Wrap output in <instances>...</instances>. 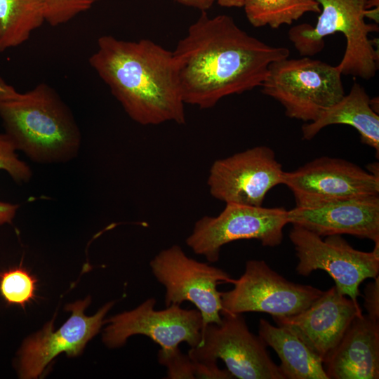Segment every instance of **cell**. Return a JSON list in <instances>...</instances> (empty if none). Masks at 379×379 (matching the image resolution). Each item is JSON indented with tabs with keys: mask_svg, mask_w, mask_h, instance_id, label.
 <instances>
[{
	"mask_svg": "<svg viewBox=\"0 0 379 379\" xmlns=\"http://www.w3.org/2000/svg\"><path fill=\"white\" fill-rule=\"evenodd\" d=\"M173 55L184 103L208 109L225 96L261 86L270 65L290 51L248 34L230 16L210 18L202 11Z\"/></svg>",
	"mask_w": 379,
	"mask_h": 379,
	"instance_id": "obj_1",
	"label": "cell"
},
{
	"mask_svg": "<svg viewBox=\"0 0 379 379\" xmlns=\"http://www.w3.org/2000/svg\"><path fill=\"white\" fill-rule=\"evenodd\" d=\"M89 64L128 117L141 125L186 121L173 52L149 39L98 38Z\"/></svg>",
	"mask_w": 379,
	"mask_h": 379,
	"instance_id": "obj_2",
	"label": "cell"
},
{
	"mask_svg": "<svg viewBox=\"0 0 379 379\" xmlns=\"http://www.w3.org/2000/svg\"><path fill=\"white\" fill-rule=\"evenodd\" d=\"M0 118L16 149L35 163H65L79 151L81 135L74 116L46 84L0 102Z\"/></svg>",
	"mask_w": 379,
	"mask_h": 379,
	"instance_id": "obj_3",
	"label": "cell"
},
{
	"mask_svg": "<svg viewBox=\"0 0 379 379\" xmlns=\"http://www.w3.org/2000/svg\"><path fill=\"white\" fill-rule=\"evenodd\" d=\"M321 6L315 27L307 23L291 27L288 37L300 55L313 56L324 47V38L341 32L346 48L337 65L341 74L364 79L373 77L378 68V51L368 34L377 32L376 24L365 22L366 0H317Z\"/></svg>",
	"mask_w": 379,
	"mask_h": 379,
	"instance_id": "obj_4",
	"label": "cell"
},
{
	"mask_svg": "<svg viewBox=\"0 0 379 379\" xmlns=\"http://www.w3.org/2000/svg\"><path fill=\"white\" fill-rule=\"evenodd\" d=\"M337 66L309 57L272 62L262 92L280 102L287 117L316 121L345 95Z\"/></svg>",
	"mask_w": 379,
	"mask_h": 379,
	"instance_id": "obj_5",
	"label": "cell"
},
{
	"mask_svg": "<svg viewBox=\"0 0 379 379\" xmlns=\"http://www.w3.org/2000/svg\"><path fill=\"white\" fill-rule=\"evenodd\" d=\"M287 215L282 207L228 203L218 215L199 219L185 242L195 254L212 263L219 260L221 248L234 241L256 239L263 246L275 247L282 242Z\"/></svg>",
	"mask_w": 379,
	"mask_h": 379,
	"instance_id": "obj_6",
	"label": "cell"
},
{
	"mask_svg": "<svg viewBox=\"0 0 379 379\" xmlns=\"http://www.w3.org/2000/svg\"><path fill=\"white\" fill-rule=\"evenodd\" d=\"M266 347L259 335L249 331L242 314L222 312L220 323L206 324L201 343L187 354L200 362L221 359L234 378L285 379Z\"/></svg>",
	"mask_w": 379,
	"mask_h": 379,
	"instance_id": "obj_7",
	"label": "cell"
},
{
	"mask_svg": "<svg viewBox=\"0 0 379 379\" xmlns=\"http://www.w3.org/2000/svg\"><path fill=\"white\" fill-rule=\"evenodd\" d=\"M289 238L294 246L298 262L296 272L307 277L313 271L326 272L336 289L359 304V287L366 279L379 273V254L354 248L339 234L321 237L298 225H293Z\"/></svg>",
	"mask_w": 379,
	"mask_h": 379,
	"instance_id": "obj_8",
	"label": "cell"
},
{
	"mask_svg": "<svg viewBox=\"0 0 379 379\" xmlns=\"http://www.w3.org/2000/svg\"><path fill=\"white\" fill-rule=\"evenodd\" d=\"M149 266L165 288L166 307L190 301L201 313L204 328L208 324L220 323L222 307L217 286L220 283H232L233 279L227 272L188 257L178 245L161 250Z\"/></svg>",
	"mask_w": 379,
	"mask_h": 379,
	"instance_id": "obj_9",
	"label": "cell"
},
{
	"mask_svg": "<svg viewBox=\"0 0 379 379\" xmlns=\"http://www.w3.org/2000/svg\"><path fill=\"white\" fill-rule=\"evenodd\" d=\"M231 284L232 289L220 292L222 312L231 314L260 312L289 317L305 310L324 292L291 282L258 260L246 261L243 274Z\"/></svg>",
	"mask_w": 379,
	"mask_h": 379,
	"instance_id": "obj_10",
	"label": "cell"
},
{
	"mask_svg": "<svg viewBox=\"0 0 379 379\" xmlns=\"http://www.w3.org/2000/svg\"><path fill=\"white\" fill-rule=\"evenodd\" d=\"M156 302L154 298H149L135 309L107 319L108 325L102 335L104 344L110 349L119 348L134 335L149 338L163 350L179 347L182 343L190 347L201 343L204 324L198 310L171 305L155 310Z\"/></svg>",
	"mask_w": 379,
	"mask_h": 379,
	"instance_id": "obj_11",
	"label": "cell"
},
{
	"mask_svg": "<svg viewBox=\"0 0 379 379\" xmlns=\"http://www.w3.org/2000/svg\"><path fill=\"white\" fill-rule=\"evenodd\" d=\"M282 185L291 191L298 207L379 195V175L349 161L326 156L284 171Z\"/></svg>",
	"mask_w": 379,
	"mask_h": 379,
	"instance_id": "obj_12",
	"label": "cell"
},
{
	"mask_svg": "<svg viewBox=\"0 0 379 379\" xmlns=\"http://www.w3.org/2000/svg\"><path fill=\"white\" fill-rule=\"evenodd\" d=\"M284 173L274 152L260 145L215 161L207 184L211 196L226 204L261 206Z\"/></svg>",
	"mask_w": 379,
	"mask_h": 379,
	"instance_id": "obj_13",
	"label": "cell"
},
{
	"mask_svg": "<svg viewBox=\"0 0 379 379\" xmlns=\"http://www.w3.org/2000/svg\"><path fill=\"white\" fill-rule=\"evenodd\" d=\"M91 302L90 297L69 304L66 310L70 317L58 329L55 330L53 321L44 328L27 338L19 353V375L21 378H37L45 368L58 355L65 352L69 357L80 354L87 343L93 338L105 324L104 319L112 307L109 302L93 316H86L85 309Z\"/></svg>",
	"mask_w": 379,
	"mask_h": 379,
	"instance_id": "obj_14",
	"label": "cell"
},
{
	"mask_svg": "<svg viewBox=\"0 0 379 379\" xmlns=\"http://www.w3.org/2000/svg\"><path fill=\"white\" fill-rule=\"evenodd\" d=\"M362 314L359 304L333 286L301 312L272 317L277 326L300 338L324 363L354 319Z\"/></svg>",
	"mask_w": 379,
	"mask_h": 379,
	"instance_id": "obj_15",
	"label": "cell"
},
{
	"mask_svg": "<svg viewBox=\"0 0 379 379\" xmlns=\"http://www.w3.org/2000/svg\"><path fill=\"white\" fill-rule=\"evenodd\" d=\"M288 222L319 237L350 234L379 244V195L364 196L288 211Z\"/></svg>",
	"mask_w": 379,
	"mask_h": 379,
	"instance_id": "obj_16",
	"label": "cell"
},
{
	"mask_svg": "<svg viewBox=\"0 0 379 379\" xmlns=\"http://www.w3.org/2000/svg\"><path fill=\"white\" fill-rule=\"evenodd\" d=\"M323 364L328 379L379 378V321L356 317Z\"/></svg>",
	"mask_w": 379,
	"mask_h": 379,
	"instance_id": "obj_17",
	"label": "cell"
},
{
	"mask_svg": "<svg viewBox=\"0 0 379 379\" xmlns=\"http://www.w3.org/2000/svg\"><path fill=\"white\" fill-rule=\"evenodd\" d=\"M371 98L358 83L348 93L326 109L316 121L302 126L304 140L312 139L322 128L329 125L345 124L354 128L361 142L379 153V116L371 107Z\"/></svg>",
	"mask_w": 379,
	"mask_h": 379,
	"instance_id": "obj_18",
	"label": "cell"
},
{
	"mask_svg": "<svg viewBox=\"0 0 379 379\" xmlns=\"http://www.w3.org/2000/svg\"><path fill=\"white\" fill-rule=\"evenodd\" d=\"M258 335L279 356L285 379H328L321 360L296 335L260 319Z\"/></svg>",
	"mask_w": 379,
	"mask_h": 379,
	"instance_id": "obj_19",
	"label": "cell"
},
{
	"mask_svg": "<svg viewBox=\"0 0 379 379\" xmlns=\"http://www.w3.org/2000/svg\"><path fill=\"white\" fill-rule=\"evenodd\" d=\"M44 22L41 0H0V52L27 41Z\"/></svg>",
	"mask_w": 379,
	"mask_h": 379,
	"instance_id": "obj_20",
	"label": "cell"
},
{
	"mask_svg": "<svg viewBox=\"0 0 379 379\" xmlns=\"http://www.w3.org/2000/svg\"><path fill=\"white\" fill-rule=\"evenodd\" d=\"M243 7L253 27L269 25L274 29L292 24L305 13L321 11L317 0H245Z\"/></svg>",
	"mask_w": 379,
	"mask_h": 379,
	"instance_id": "obj_21",
	"label": "cell"
},
{
	"mask_svg": "<svg viewBox=\"0 0 379 379\" xmlns=\"http://www.w3.org/2000/svg\"><path fill=\"white\" fill-rule=\"evenodd\" d=\"M16 148L8 135L0 133V169L6 171L18 183L29 182L32 176L29 166L19 159ZM19 206L0 201V226L11 223Z\"/></svg>",
	"mask_w": 379,
	"mask_h": 379,
	"instance_id": "obj_22",
	"label": "cell"
},
{
	"mask_svg": "<svg viewBox=\"0 0 379 379\" xmlns=\"http://www.w3.org/2000/svg\"><path fill=\"white\" fill-rule=\"evenodd\" d=\"M36 283L28 271L15 267L0 275V292L8 303L24 307L34 298Z\"/></svg>",
	"mask_w": 379,
	"mask_h": 379,
	"instance_id": "obj_23",
	"label": "cell"
},
{
	"mask_svg": "<svg viewBox=\"0 0 379 379\" xmlns=\"http://www.w3.org/2000/svg\"><path fill=\"white\" fill-rule=\"evenodd\" d=\"M45 22L55 27L88 11L100 0H41Z\"/></svg>",
	"mask_w": 379,
	"mask_h": 379,
	"instance_id": "obj_24",
	"label": "cell"
},
{
	"mask_svg": "<svg viewBox=\"0 0 379 379\" xmlns=\"http://www.w3.org/2000/svg\"><path fill=\"white\" fill-rule=\"evenodd\" d=\"M159 363L166 368L168 379H194V362L188 354H183L179 347L161 349L158 352Z\"/></svg>",
	"mask_w": 379,
	"mask_h": 379,
	"instance_id": "obj_25",
	"label": "cell"
},
{
	"mask_svg": "<svg viewBox=\"0 0 379 379\" xmlns=\"http://www.w3.org/2000/svg\"><path fill=\"white\" fill-rule=\"evenodd\" d=\"M364 307L367 316L371 319L379 321V276L374 281L368 282L364 288Z\"/></svg>",
	"mask_w": 379,
	"mask_h": 379,
	"instance_id": "obj_26",
	"label": "cell"
},
{
	"mask_svg": "<svg viewBox=\"0 0 379 379\" xmlns=\"http://www.w3.org/2000/svg\"><path fill=\"white\" fill-rule=\"evenodd\" d=\"M194 361V360H193ZM194 362V376L199 379H232L234 378L227 369H221L217 362Z\"/></svg>",
	"mask_w": 379,
	"mask_h": 379,
	"instance_id": "obj_27",
	"label": "cell"
},
{
	"mask_svg": "<svg viewBox=\"0 0 379 379\" xmlns=\"http://www.w3.org/2000/svg\"><path fill=\"white\" fill-rule=\"evenodd\" d=\"M20 93L8 84L0 75V102L17 98Z\"/></svg>",
	"mask_w": 379,
	"mask_h": 379,
	"instance_id": "obj_28",
	"label": "cell"
},
{
	"mask_svg": "<svg viewBox=\"0 0 379 379\" xmlns=\"http://www.w3.org/2000/svg\"><path fill=\"white\" fill-rule=\"evenodd\" d=\"M183 5L206 11L209 9L216 0H175Z\"/></svg>",
	"mask_w": 379,
	"mask_h": 379,
	"instance_id": "obj_29",
	"label": "cell"
},
{
	"mask_svg": "<svg viewBox=\"0 0 379 379\" xmlns=\"http://www.w3.org/2000/svg\"><path fill=\"white\" fill-rule=\"evenodd\" d=\"M218 4L223 7H243L245 0H216Z\"/></svg>",
	"mask_w": 379,
	"mask_h": 379,
	"instance_id": "obj_30",
	"label": "cell"
},
{
	"mask_svg": "<svg viewBox=\"0 0 379 379\" xmlns=\"http://www.w3.org/2000/svg\"><path fill=\"white\" fill-rule=\"evenodd\" d=\"M365 18H368L378 22V7L374 8H366L365 10Z\"/></svg>",
	"mask_w": 379,
	"mask_h": 379,
	"instance_id": "obj_31",
	"label": "cell"
}]
</instances>
